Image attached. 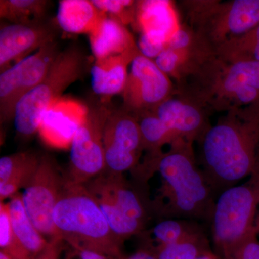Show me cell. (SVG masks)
<instances>
[{
  "instance_id": "cell-26",
  "label": "cell",
  "mask_w": 259,
  "mask_h": 259,
  "mask_svg": "<svg viewBox=\"0 0 259 259\" xmlns=\"http://www.w3.org/2000/svg\"><path fill=\"white\" fill-rule=\"evenodd\" d=\"M48 3L42 0H1L0 16L13 24L38 23Z\"/></svg>"
},
{
  "instance_id": "cell-28",
  "label": "cell",
  "mask_w": 259,
  "mask_h": 259,
  "mask_svg": "<svg viewBox=\"0 0 259 259\" xmlns=\"http://www.w3.org/2000/svg\"><path fill=\"white\" fill-rule=\"evenodd\" d=\"M212 250L204 236L161 247L148 253L157 259H196Z\"/></svg>"
},
{
  "instance_id": "cell-35",
  "label": "cell",
  "mask_w": 259,
  "mask_h": 259,
  "mask_svg": "<svg viewBox=\"0 0 259 259\" xmlns=\"http://www.w3.org/2000/svg\"><path fill=\"white\" fill-rule=\"evenodd\" d=\"M196 259H222L221 258L219 255L218 253H216L214 252V250H212V251H209L208 253H205V254L201 255V256L198 257V258Z\"/></svg>"
},
{
  "instance_id": "cell-3",
  "label": "cell",
  "mask_w": 259,
  "mask_h": 259,
  "mask_svg": "<svg viewBox=\"0 0 259 259\" xmlns=\"http://www.w3.org/2000/svg\"><path fill=\"white\" fill-rule=\"evenodd\" d=\"M179 96L207 112H227L259 102V61H228L214 52L178 84Z\"/></svg>"
},
{
  "instance_id": "cell-7",
  "label": "cell",
  "mask_w": 259,
  "mask_h": 259,
  "mask_svg": "<svg viewBox=\"0 0 259 259\" xmlns=\"http://www.w3.org/2000/svg\"><path fill=\"white\" fill-rule=\"evenodd\" d=\"M259 209V151L246 182L223 191L216 201L212 220L214 252L228 253L254 228Z\"/></svg>"
},
{
  "instance_id": "cell-37",
  "label": "cell",
  "mask_w": 259,
  "mask_h": 259,
  "mask_svg": "<svg viewBox=\"0 0 259 259\" xmlns=\"http://www.w3.org/2000/svg\"><path fill=\"white\" fill-rule=\"evenodd\" d=\"M0 259H13L8 253L3 250H0Z\"/></svg>"
},
{
  "instance_id": "cell-1",
  "label": "cell",
  "mask_w": 259,
  "mask_h": 259,
  "mask_svg": "<svg viewBox=\"0 0 259 259\" xmlns=\"http://www.w3.org/2000/svg\"><path fill=\"white\" fill-rule=\"evenodd\" d=\"M193 144L192 141L177 138L167 152L146 161L148 172L157 171L161 180L152 207L165 219L212 222L216 191L197 164Z\"/></svg>"
},
{
  "instance_id": "cell-24",
  "label": "cell",
  "mask_w": 259,
  "mask_h": 259,
  "mask_svg": "<svg viewBox=\"0 0 259 259\" xmlns=\"http://www.w3.org/2000/svg\"><path fill=\"white\" fill-rule=\"evenodd\" d=\"M96 178L126 215L145 224L144 205L136 192L125 182L122 175L108 173L106 175H100Z\"/></svg>"
},
{
  "instance_id": "cell-4",
  "label": "cell",
  "mask_w": 259,
  "mask_h": 259,
  "mask_svg": "<svg viewBox=\"0 0 259 259\" xmlns=\"http://www.w3.org/2000/svg\"><path fill=\"white\" fill-rule=\"evenodd\" d=\"M53 220L59 238L75 250H92L117 258L124 257V241L112 232L84 185L66 179Z\"/></svg>"
},
{
  "instance_id": "cell-23",
  "label": "cell",
  "mask_w": 259,
  "mask_h": 259,
  "mask_svg": "<svg viewBox=\"0 0 259 259\" xmlns=\"http://www.w3.org/2000/svg\"><path fill=\"white\" fill-rule=\"evenodd\" d=\"M8 204L15 238L32 258L45 249L49 241L37 231L29 218L21 194H15Z\"/></svg>"
},
{
  "instance_id": "cell-29",
  "label": "cell",
  "mask_w": 259,
  "mask_h": 259,
  "mask_svg": "<svg viewBox=\"0 0 259 259\" xmlns=\"http://www.w3.org/2000/svg\"><path fill=\"white\" fill-rule=\"evenodd\" d=\"M0 248L13 259H31L32 256L15 238L8 203L0 204Z\"/></svg>"
},
{
  "instance_id": "cell-20",
  "label": "cell",
  "mask_w": 259,
  "mask_h": 259,
  "mask_svg": "<svg viewBox=\"0 0 259 259\" xmlns=\"http://www.w3.org/2000/svg\"><path fill=\"white\" fill-rule=\"evenodd\" d=\"M83 185L96 201L109 226L116 236L125 241L131 236L141 233L144 224L126 215L112 200L97 178L93 179Z\"/></svg>"
},
{
  "instance_id": "cell-9",
  "label": "cell",
  "mask_w": 259,
  "mask_h": 259,
  "mask_svg": "<svg viewBox=\"0 0 259 259\" xmlns=\"http://www.w3.org/2000/svg\"><path fill=\"white\" fill-rule=\"evenodd\" d=\"M66 182L55 161L49 155H42L36 171L20 194L29 218L49 241L60 239L53 214Z\"/></svg>"
},
{
  "instance_id": "cell-13",
  "label": "cell",
  "mask_w": 259,
  "mask_h": 259,
  "mask_svg": "<svg viewBox=\"0 0 259 259\" xmlns=\"http://www.w3.org/2000/svg\"><path fill=\"white\" fill-rule=\"evenodd\" d=\"M55 32L47 24H12L0 30V71L10 68L49 42L55 41Z\"/></svg>"
},
{
  "instance_id": "cell-12",
  "label": "cell",
  "mask_w": 259,
  "mask_h": 259,
  "mask_svg": "<svg viewBox=\"0 0 259 259\" xmlns=\"http://www.w3.org/2000/svg\"><path fill=\"white\" fill-rule=\"evenodd\" d=\"M103 144L108 173L122 175L136 168L144 151L136 117L122 108L112 110L104 129Z\"/></svg>"
},
{
  "instance_id": "cell-5",
  "label": "cell",
  "mask_w": 259,
  "mask_h": 259,
  "mask_svg": "<svg viewBox=\"0 0 259 259\" xmlns=\"http://www.w3.org/2000/svg\"><path fill=\"white\" fill-rule=\"evenodd\" d=\"M181 5L187 26L214 53L259 23V0H189Z\"/></svg>"
},
{
  "instance_id": "cell-14",
  "label": "cell",
  "mask_w": 259,
  "mask_h": 259,
  "mask_svg": "<svg viewBox=\"0 0 259 259\" xmlns=\"http://www.w3.org/2000/svg\"><path fill=\"white\" fill-rule=\"evenodd\" d=\"M87 112L88 107L76 100L58 99L42 116L38 133L42 141L51 147H70Z\"/></svg>"
},
{
  "instance_id": "cell-17",
  "label": "cell",
  "mask_w": 259,
  "mask_h": 259,
  "mask_svg": "<svg viewBox=\"0 0 259 259\" xmlns=\"http://www.w3.org/2000/svg\"><path fill=\"white\" fill-rule=\"evenodd\" d=\"M88 35L95 60L138 49L137 42L125 25L105 14Z\"/></svg>"
},
{
  "instance_id": "cell-30",
  "label": "cell",
  "mask_w": 259,
  "mask_h": 259,
  "mask_svg": "<svg viewBox=\"0 0 259 259\" xmlns=\"http://www.w3.org/2000/svg\"><path fill=\"white\" fill-rule=\"evenodd\" d=\"M100 13L117 19L124 25L134 23L136 2L131 0H93Z\"/></svg>"
},
{
  "instance_id": "cell-25",
  "label": "cell",
  "mask_w": 259,
  "mask_h": 259,
  "mask_svg": "<svg viewBox=\"0 0 259 259\" xmlns=\"http://www.w3.org/2000/svg\"><path fill=\"white\" fill-rule=\"evenodd\" d=\"M139 122L145 151L149 153V158L158 157L162 153V148L177 139L164 124L152 111L141 112L134 115Z\"/></svg>"
},
{
  "instance_id": "cell-21",
  "label": "cell",
  "mask_w": 259,
  "mask_h": 259,
  "mask_svg": "<svg viewBox=\"0 0 259 259\" xmlns=\"http://www.w3.org/2000/svg\"><path fill=\"white\" fill-rule=\"evenodd\" d=\"M103 15L89 0H61L56 20L64 32L90 33Z\"/></svg>"
},
{
  "instance_id": "cell-36",
  "label": "cell",
  "mask_w": 259,
  "mask_h": 259,
  "mask_svg": "<svg viewBox=\"0 0 259 259\" xmlns=\"http://www.w3.org/2000/svg\"><path fill=\"white\" fill-rule=\"evenodd\" d=\"M254 230L257 234L259 235V209L255 219Z\"/></svg>"
},
{
  "instance_id": "cell-18",
  "label": "cell",
  "mask_w": 259,
  "mask_h": 259,
  "mask_svg": "<svg viewBox=\"0 0 259 259\" xmlns=\"http://www.w3.org/2000/svg\"><path fill=\"white\" fill-rule=\"evenodd\" d=\"M139 54V49H136L95 60L90 71L94 93L103 97L121 95L128 76V66Z\"/></svg>"
},
{
  "instance_id": "cell-10",
  "label": "cell",
  "mask_w": 259,
  "mask_h": 259,
  "mask_svg": "<svg viewBox=\"0 0 259 259\" xmlns=\"http://www.w3.org/2000/svg\"><path fill=\"white\" fill-rule=\"evenodd\" d=\"M60 51L55 41L49 42L1 72V124L13 120L18 102L46 77Z\"/></svg>"
},
{
  "instance_id": "cell-32",
  "label": "cell",
  "mask_w": 259,
  "mask_h": 259,
  "mask_svg": "<svg viewBox=\"0 0 259 259\" xmlns=\"http://www.w3.org/2000/svg\"><path fill=\"white\" fill-rule=\"evenodd\" d=\"M62 242L61 239H54L49 241L47 248L31 259H61Z\"/></svg>"
},
{
  "instance_id": "cell-2",
  "label": "cell",
  "mask_w": 259,
  "mask_h": 259,
  "mask_svg": "<svg viewBox=\"0 0 259 259\" xmlns=\"http://www.w3.org/2000/svg\"><path fill=\"white\" fill-rule=\"evenodd\" d=\"M200 143L202 170L216 192L234 187L249 176L256 163L259 102L226 112Z\"/></svg>"
},
{
  "instance_id": "cell-34",
  "label": "cell",
  "mask_w": 259,
  "mask_h": 259,
  "mask_svg": "<svg viewBox=\"0 0 259 259\" xmlns=\"http://www.w3.org/2000/svg\"><path fill=\"white\" fill-rule=\"evenodd\" d=\"M121 259H157L154 255L151 253H148L144 250H140L139 251L136 252L134 254L129 255V256L125 257Z\"/></svg>"
},
{
  "instance_id": "cell-38",
  "label": "cell",
  "mask_w": 259,
  "mask_h": 259,
  "mask_svg": "<svg viewBox=\"0 0 259 259\" xmlns=\"http://www.w3.org/2000/svg\"><path fill=\"white\" fill-rule=\"evenodd\" d=\"M258 236H259V235H258Z\"/></svg>"
},
{
  "instance_id": "cell-31",
  "label": "cell",
  "mask_w": 259,
  "mask_h": 259,
  "mask_svg": "<svg viewBox=\"0 0 259 259\" xmlns=\"http://www.w3.org/2000/svg\"><path fill=\"white\" fill-rule=\"evenodd\" d=\"M258 235L254 228L245 235L244 238L228 253L223 255L222 259H259Z\"/></svg>"
},
{
  "instance_id": "cell-22",
  "label": "cell",
  "mask_w": 259,
  "mask_h": 259,
  "mask_svg": "<svg viewBox=\"0 0 259 259\" xmlns=\"http://www.w3.org/2000/svg\"><path fill=\"white\" fill-rule=\"evenodd\" d=\"M145 235V245L142 250L148 252L205 236L198 225L182 219H164Z\"/></svg>"
},
{
  "instance_id": "cell-27",
  "label": "cell",
  "mask_w": 259,
  "mask_h": 259,
  "mask_svg": "<svg viewBox=\"0 0 259 259\" xmlns=\"http://www.w3.org/2000/svg\"><path fill=\"white\" fill-rule=\"evenodd\" d=\"M214 54L228 61H259V23L242 36L226 42Z\"/></svg>"
},
{
  "instance_id": "cell-16",
  "label": "cell",
  "mask_w": 259,
  "mask_h": 259,
  "mask_svg": "<svg viewBox=\"0 0 259 259\" xmlns=\"http://www.w3.org/2000/svg\"><path fill=\"white\" fill-rule=\"evenodd\" d=\"M134 23L140 35L166 47L182 26L175 4L164 0L136 2Z\"/></svg>"
},
{
  "instance_id": "cell-19",
  "label": "cell",
  "mask_w": 259,
  "mask_h": 259,
  "mask_svg": "<svg viewBox=\"0 0 259 259\" xmlns=\"http://www.w3.org/2000/svg\"><path fill=\"white\" fill-rule=\"evenodd\" d=\"M41 156L36 153L20 152L0 158V201L11 198L31 180Z\"/></svg>"
},
{
  "instance_id": "cell-6",
  "label": "cell",
  "mask_w": 259,
  "mask_h": 259,
  "mask_svg": "<svg viewBox=\"0 0 259 259\" xmlns=\"http://www.w3.org/2000/svg\"><path fill=\"white\" fill-rule=\"evenodd\" d=\"M88 66V58L76 46L60 51L46 77L15 107L13 120L19 136L28 138L38 132L44 112L66 89L83 77Z\"/></svg>"
},
{
  "instance_id": "cell-11",
  "label": "cell",
  "mask_w": 259,
  "mask_h": 259,
  "mask_svg": "<svg viewBox=\"0 0 259 259\" xmlns=\"http://www.w3.org/2000/svg\"><path fill=\"white\" fill-rule=\"evenodd\" d=\"M175 93L171 78L154 61L139 53L130 66L125 89L121 94L122 108L133 115L152 111Z\"/></svg>"
},
{
  "instance_id": "cell-15",
  "label": "cell",
  "mask_w": 259,
  "mask_h": 259,
  "mask_svg": "<svg viewBox=\"0 0 259 259\" xmlns=\"http://www.w3.org/2000/svg\"><path fill=\"white\" fill-rule=\"evenodd\" d=\"M152 112L176 139L199 141L210 127L207 112L185 97L171 96L158 105Z\"/></svg>"
},
{
  "instance_id": "cell-33",
  "label": "cell",
  "mask_w": 259,
  "mask_h": 259,
  "mask_svg": "<svg viewBox=\"0 0 259 259\" xmlns=\"http://www.w3.org/2000/svg\"><path fill=\"white\" fill-rule=\"evenodd\" d=\"M75 251L79 255L80 259H121L98 253V252L92 251V250H75Z\"/></svg>"
},
{
  "instance_id": "cell-8",
  "label": "cell",
  "mask_w": 259,
  "mask_h": 259,
  "mask_svg": "<svg viewBox=\"0 0 259 259\" xmlns=\"http://www.w3.org/2000/svg\"><path fill=\"white\" fill-rule=\"evenodd\" d=\"M111 112L102 104L88 107L84 120L70 146L69 173L66 177L69 182L84 185L105 169L104 129Z\"/></svg>"
}]
</instances>
